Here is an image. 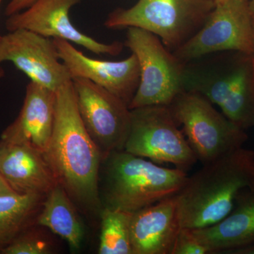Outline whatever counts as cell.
Returning <instances> with one entry per match:
<instances>
[{
    "label": "cell",
    "instance_id": "9",
    "mask_svg": "<svg viewBox=\"0 0 254 254\" xmlns=\"http://www.w3.org/2000/svg\"><path fill=\"white\" fill-rule=\"evenodd\" d=\"M224 51L254 55L253 16L249 0H220L214 3L204 24L173 53L186 63Z\"/></svg>",
    "mask_w": 254,
    "mask_h": 254
},
{
    "label": "cell",
    "instance_id": "5",
    "mask_svg": "<svg viewBox=\"0 0 254 254\" xmlns=\"http://www.w3.org/2000/svg\"><path fill=\"white\" fill-rule=\"evenodd\" d=\"M213 7L212 0H138L128 9L110 13L104 25L110 29L136 27L149 31L174 52L194 36Z\"/></svg>",
    "mask_w": 254,
    "mask_h": 254
},
{
    "label": "cell",
    "instance_id": "12",
    "mask_svg": "<svg viewBox=\"0 0 254 254\" xmlns=\"http://www.w3.org/2000/svg\"><path fill=\"white\" fill-rule=\"evenodd\" d=\"M81 0H36L27 9L8 16V31L26 29L46 38L61 39L83 47L95 54L118 56L124 43H103L93 39L73 26L69 11Z\"/></svg>",
    "mask_w": 254,
    "mask_h": 254
},
{
    "label": "cell",
    "instance_id": "7",
    "mask_svg": "<svg viewBox=\"0 0 254 254\" xmlns=\"http://www.w3.org/2000/svg\"><path fill=\"white\" fill-rule=\"evenodd\" d=\"M124 46L139 64V85L130 110L150 105L169 106L184 90L182 63L158 36L136 27L128 28Z\"/></svg>",
    "mask_w": 254,
    "mask_h": 254
},
{
    "label": "cell",
    "instance_id": "13",
    "mask_svg": "<svg viewBox=\"0 0 254 254\" xmlns=\"http://www.w3.org/2000/svg\"><path fill=\"white\" fill-rule=\"evenodd\" d=\"M60 59L67 67L71 78H85L103 87L129 106L140 81L138 60L131 54L121 61H106L88 58L72 43L53 39Z\"/></svg>",
    "mask_w": 254,
    "mask_h": 254
},
{
    "label": "cell",
    "instance_id": "24",
    "mask_svg": "<svg viewBox=\"0 0 254 254\" xmlns=\"http://www.w3.org/2000/svg\"><path fill=\"white\" fill-rule=\"evenodd\" d=\"M223 254H254V243L227 250Z\"/></svg>",
    "mask_w": 254,
    "mask_h": 254
},
{
    "label": "cell",
    "instance_id": "6",
    "mask_svg": "<svg viewBox=\"0 0 254 254\" xmlns=\"http://www.w3.org/2000/svg\"><path fill=\"white\" fill-rule=\"evenodd\" d=\"M168 107L202 165L242 148L248 139L245 130L199 93L183 91Z\"/></svg>",
    "mask_w": 254,
    "mask_h": 254
},
{
    "label": "cell",
    "instance_id": "21",
    "mask_svg": "<svg viewBox=\"0 0 254 254\" xmlns=\"http://www.w3.org/2000/svg\"><path fill=\"white\" fill-rule=\"evenodd\" d=\"M51 246L34 227H31L0 252L2 254H48Z\"/></svg>",
    "mask_w": 254,
    "mask_h": 254
},
{
    "label": "cell",
    "instance_id": "11",
    "mask_svg": "<svg viewBox=\"0 0 254 254\" xmlns=\"http://www.w3.org/2000/svg\"><path fill=\"white\" fill-rule=\"evenodd\" d=\"M9 62L37 84L57 91L71 74L61 62L53 38L26 29L0 37V64Z\"/></svg>",
    "mask_w": 254,
    "mask_h": 254
},
{
    "label": "cell",
    "instance_id": "26",
    "mask_svg": "<svg viewBox=\"0 0 254 254\" xmlns=\"http://www.w3.org/2000/svg\"><path fill=\"white\" fill-rule=\"evenodd\" d=\"M249 5L252 16H254V0H249Z\"/></svg>",
    "mask_w": 254,
    "mask_h": 254
},
{
    "label": "cell",
    "instance_id": "4",
    "mask_svg": "<svg viewBox=\"0 0 254 254\" xmlns=\"http://www.w3.org/2000/svg\"><path fill=\"white\" fill-rule=\"evenodd\" d=\"M100 170L102 205L131 213L177 195L189 177L181 169L164 168L125 150L108 155Z\"/></svg>",
    "mask_w": 254,
    "mask_h": 254
},
{
    "label": "cell",
    "instance_id": "25",
    "mask_svg": "<svg viewBox=\"0 0 254 254\" xmlns=\"http://www.w3.org/2000/svg\"><path fill=\"white\" fill-rule=\"evenodd\" d=\"M10 191H14V190H11V187L0 175V193H7Z\"/></svg>",
    "mask_w": 254,
    "mask_h": 254
},
{
    "label": "cell",
    "instance_id": "19",
    "mask_svg": "<svg viewBox=\"0 0 254 254\" xmlns=\"http://www.w3.org/2000/svg\"><path fill=\"white\" fill-rule=\"evenodd\" d=\"M45 197L15 191L0 193V252L36 225Z\"/></svg>",
    "mask_w": 254,
    "mask_h": 254
},
{
    "label": "cell",
    "instance_id": "15",
    "mask_svg": "<svg viewBox=\"0 0 254 254\" xmlns=\"http://www.w3.org/2000/svg\"><path fill=\"white\" fill-rule=\"evenodd\" d=\"M180 229L176 195L132 213V254H172Z\"/></svg>",
    "mask_w": 254,
    "mask_h": 254
},
{
    "label": "cell",
    "instance_id": "16",
    "mask_svg": "<svg viewBox=\"0 0 254 254\" xmlns=\"http://www.w3.org/2000/svg\"><path fill=\"white\" fill-rule=\"evenodd\" d=\"M0 175L11 190L46 195L58 182L43 153L26 144L0 142Z\"/></svg>",
    "mask_w": 254,
    "mask_h": 254
},
{
    "label": "cell",
    "instance_id": "8",
    "mask_svg": "<svg viewBox=\"0 0 254 254\" xmlns=\"http://www.w3.org/2000/svg\"><path fill=\"white\" fill-rule=\"evenodd\" d=\"M124 150L155 163H170L187 171L198 162L169 107L131 110V126Z\"/></svg>",
    "mask_w": 254,
    "mask_h": 254
},
{
    "label": "cell",
    "instance_id": "29",
    "mask_svg": "<svg viewBox=\"0 0 254 254\" xmlns=\"http://www.w3.org/2000/svg\"><path fill=\"white\" fill-rule=\"evenodd\" d=\"M253 27H254V16H253Z\"/></svg>",
    "mask_w": 254,
    "mask_h": 254
},
{
    "label": "cell",
    "instance_id": "28",
    "mask_svg": "<svg viewBox=\"0 0 254 254\" xmlns=\"http://www.w3.org/2000/svg\"><path fill=\"white\" fill-rule=\"evenodd\" d=\"M212 1H213L214 3L217 2V1H220V0H212Z\"/></svg>",
    "mask_w": 254,
    "mask_h": 254
},
{
    "label": "cell",
    "instance_id": "18",
    "mask_svg": "<svg viewBox=\"0 0 254 254\" xmlns=\"http://www.w3.org/2000/svg\"><path fill=\"white\" fill-rule=\"evenodd\" d=\"M36 225L47 227L66 241L71 250H78L83 242V227L75 203L59 184L47 193Z\"/></svg>",
    "mask_w": 254,
    "mask_h": 254
},
{
    "label": "cell",
    "instance_id": "23",
    "mask_svg": "<svg viewBox=\"0 0 254 254\" xmlns=\"http://www.w3.org/2000/svg\"><path fill=\"white\" fill-rule=\"evenodd\" d=\"M36 0H10L5 9V15L11 16L27 9Z\"/></svg>",
    "mask_w": 254,
    "mask_h": 254
},
{
    "label": "cell",
    "instance_id": "3",
    "mask_svg": "<svg viewBox=\"0 0 254 254\" xmlns=\"http://www.w3.org/2000/svg\"><path fill=\"white\" fill-rule=\"evenodd\" d=\"M183 86L218 106L242 129L254 127V55L224 51L188 62Z\"/></svg>",
    "mask_w": 254,
    "mask_h": 254
},
{
    "label": "cell",
    "instance_id": "27",
    "mask_svg": "<svg viewBox=\"0 0 254 254\" xmlns=\"http://www.w3.org/2000/svg\"><path fill=\"white\" fill-rule=\"evenodd\" d=\"M1 2H2V0H0V6H1ZM1 35H0V37H1ZM5 75V72L4 70H3V68L1 67H0V80L1 79V78H3L4 77Z\"/></svg>",
    "mask_w": 254,
    "mask_h": 254
},
{
    "label": "cell",
    "instance_id": "30",
    "mask_svg": "<svg viewBox=\"0 0 254 254\" xmlns=\"http://www.w3.org/2000/svg\"><path fill=\"white\" fill-rule=\"evenodd\" d=\"M252 187H253V188H254V182H253V186H252Z\"/></svg>",
    "mask_w": 254,
    "mask_h": 254
},
{
    "label": "cell",
    "instance_id": "10",
    "mask_svg": "<svg viewBox=\"0 0 254 254\" xmlns=\"http://www.w3.org/2000/svg\"><path fill=\"white\" fill-rule=\"evenodd\" d=\"M78 113L103 160L125 148L131 126V110L123 100L85 78L72 79Z\"/></svg>",
    "mask_w": 254,
    "mask_h": 254
},
{
    "label": "cell",
    "instance_id": "20",
    "mask_svg": "<svg viewBox=\"0 0 254 254\" xmlns=\"http://www.w3.org/2000/svg\"><path fill=\"white\" fill-rule=\"evenodd\" d=\"M131 213L103 207L100 212L98 254H132L130 222Z\"/></svg>",
    "mask_w": 254,
    "mask_h": 254
},
{
    "label": "cell",
    "instance_id": "1",
    "mask_svg": "<svg viewBox=\"0 0 254 254\" xmlns=\"http://www.w3.org/2000/svg\"><path fill=\"white\" fill-rule=\"evenodd\" d=\"M56 95L54 128L43 155L75 204L88 213L101 212L103 158L82 123L72 81L60 87Z\"/></svg>",
    "mask_w": 254,
    "mask_h": 254
},
{
    "label": "cell",
    "instance_id": "17",
    "mask_svg": "<svg viewBox=\"0 0 254 254\" xmlns=\"http://www.w3.org/2000/svg\"><path fill=\"white\" fill-rule=\"evenodd\" d=\"M192 232L208 254H223L227 250L254 243V188L241 192L225 218Z\"/></svg>",
    "mask_w": 254,
    "mask_h": 254
},
{
    "label": "cell",
    "instance_id": "2",
    "mask_svg": "<svg viewBox=\"0 0 254 254\" xmlns=\"http://www.w3.org/2000/svg\"><path fill=\"white\" fill-rule=\"evenodd\" d=\"M254 179V152L243 147L203 165L176 195L181 227L196 230L220 221Z\"/></svg>",
    "mask_w": 254,
    "mask_h": 254
},
{
    "label": "cell",
    "instance_id": "22",
    "mask_svg": "<svg viewBox=\"0 0 254 254\" xmlns=\"http://www.w3.org/2000/svg\"><path fill=\"white\" fill-rule=\"evenodd\" d=\"M172 254H208V251L195 238L192 230L181 227Z\"/></svg>",
    "mask_w": 254,
    "mask_h": 254
},
{
    "label": "cell",
    "instance_id": "14",
    "mask_svg": "<svg viewBox=\"0 0 254 254\" xmlns=\"http://www.w3.org/2000/svg\"><path fill=\"white\" fill-rule=\"evenodd\" d=\"M56 91L30 81L17 118L1 133L4 143H21L43 152L54 128Z\"/></svg>",
    "mask_w": 254,
    "mask_h": 254
}]
</instances>
